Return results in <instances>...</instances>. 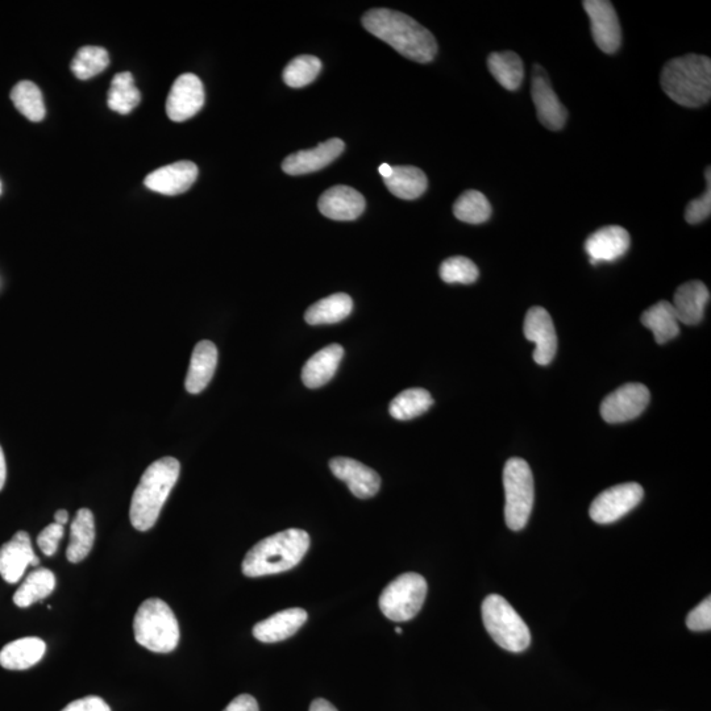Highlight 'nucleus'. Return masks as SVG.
<instances>
[{"label":"nucleus","instance_id":"25","mask_svg":"<svg viewBox=\"0 0 711 711\" xmlns=\"http://www.w3.org/2000/svg\"><path fill=\"white\" fill-rule=\"evenodd\" d=\"M47 644L40 638H23L8 643L0 651V665L8 671H24L44 658Z\"/></svg>","mask_w":711,"mask_h":711},{"label":"nucleus","instance_id":"17","mask_svg":"<svg viewBox=\"0 0 711 711\" xmlns=\"http://www.w3.org/2000/svg\"><path fill=\"white\" fill-rule=\"evenodd\" d=\"M198 178V166L191 161H178L148 174L144 184L149 190L164 195H180L189 190Z\"/></svg>","mask_w":711,"mask_h":711},{"label":"nucleus","instance_id":"5","mask_svg":"<svg viewBox=\"0 0 711 711\" xmlns=\"http://www.w3.org/2000/svg\"><path fill=\"white\" fill-rule=\"evenodd\" d=\"M133 632L140 646L156 654H169L180 642L176 615L160 598H149L140 605L133 621Z\"/></svg>","mask_w":711,"mask_h":711},{"label":"nucleus","instance_id":"1","mask_svg":"<svg viewBox=\"0 0 711 711\" xmlns=\"http://www.w3.org/2000/svg\"><path fill=\"white\" fill-rule=\"evenodd\" d=\"M363 26L409 60L427 64L438 53L434 35L402 12L386 8L370 10L363 16Z\"/></svg>","mask_w":711,"mask_h":711},{"label":"nucleus","instance_id":"28","mask_svg":"<svg viewBox=\"0 0 711 711\" xmlns=\"http://www.w3.org/2000/svg\"><path fill=\"white\" fill-rule=\"evenodd\" d=\"M384 182L390 193L406 201L421 197L428 186L426 174L415 166H393L392 176Z\"/></svg>","mask_w":711,"mask_h":711},{"label":"nucleus","instance_id":"31","mask_svg":"<svg viewBox=\"0 0 711 711\" xmlns=\"http://www.w3.org/2000/svg\"><path fill=\"white\" fill-rule=\"evenodd\" d=\"M492 76L509 91H517L525 77V66L521 57L514 52L492 53L488 58Z\"/></svg>","mask_w":711,"mask_h":711},{"label":"nucleus","instance_id":"6","mask_svg":"<svg viewBox=\"0 0 711 711\" xmlns=\"http://www.w3.org/2000/svg\"><path fill=\"white\" fill-rule=\"evenodd\" d=\"M482 621L494 642L503 650L523 652L530 647V630L505 598L492 594L482 602Z\"/></svg>","mask_w":711,"mask_h":711},{"label":"nucleus","instance_id":"2","mask_svg":"<svg viewBox=\"0 0 711 711\" xmlns=\"http://www.w3.org/2000/svg\"><path fill=\"white\" fill-rule=\"evenodd\" d=\"M180 472V461L174 457H162L149 465L132 496L130 519L136 530L148 531L156 525Z\"/></svg>","mask_w":711,"mask_h":711},{"label":"nucleus","instance_id":"24","mask_svg":"<svg viewBox=\"0 0 711 711\" xmlns=\"http://www.w3.org/2000/svg\"><path fill=\"white\" fill-rule=\"evenodd\" d=\"M344 356V348L339 344H330L311 356L302 369L303 384L309 389H318L328 384L338 372Z\"/></svg>","mask_w":711,"mask_h":711},{"label":"nucleus","instance_id":"35","mask_svg":"<svg viewBox=\"0 0 711 711\" xmlns=\"http://www.w3.org/2000/svg\"><path fill=\"white\" fill-rule=\"evenodd\" d=\"M453 214L461 222L482 224L492 216V206L480 191L468 190L457 199L453 206Z\"/></svg>","mask_w":711,"mask_h":711},{"label":"nucleus","instance_id":"34","mask_svg":"<svg viewBox=\"0 0 711 711\" xmlns=\"http://www.w3.org/2000/svg\"><path fill=\"white\" fill-rule=\"evenodd\" d=\"M11 101L20 114L26 116L31 122H41L47 114L43 94L31 81L19 82L11 91Z\"/></svg>","mask_w":711,"mask_h":711},{"label":"nucleus","instance_id":"18","mask_svg":"<svg viewBox=\"0 0 711 711\" xmlns=\"http://www.w3.org/2000/svg\"><path fill=\"white\" fill-rule=\"evenodd\" d=\"M630 244V234L625 228L607 226L588 237L585 241V251L593 265L611 263L621 259L629 251Z\"/></svg>","mask_w":711,"mask_h":711},{"label":"nucleus","instance_id":"15","mask_svg":"<svg viewBox=\"0 0 711 711\" xmlns=\"http://www.w3.org/2000/svg\"><path fill=\"white\" fill-rule=\"evenodd\" d=\"M39 564L26 531L16 532L10 542L0 547V576L8 584H16L23 579L28 567Z\"/></svg>","mask_w":711,"mask_h":711},{"label":"nucleus","instance_id":"26","mask_svg":"<svg viewBox=\"0 0 711 711\" xmlns=\"http://www.w3.org/2000/svg\"><path fill=\"white\" fill-rule=\"evenodd\" d=\"M643 326L652 331L656 343L665 344L680 334V322L672 303L660 301L642 314Z\"/></svg>","mask_w":711,"mask_h":711},{"label":"nucleus","instance_id":"3","mask_svg":"<svg viewBox=\"0 0 711 711\" xmlns=\"http://www.w3.org/2000/svg\"><path fill=\"white\" fill-rule=\"evenodd\" d=\"M309 547V534L299 528L270 535L245 555L244 576L263 577L290 571L301 563Z\"/></svg>","mask_w":711,"mask_h":711},{"label":"nucleus","instance_id":"8","mask_svg":"<svg viewBox=\"0 0 711 711\" xmlns=\"http://www.w3.org/2000/svg\"><path fill=\"white\" fill-rule=\"evenodd\" d=\"M427 582L418 573H405L390 582L380 597V609L393 622H406L421 611Z\"/></svg>","mask_w":711,"mask_h":711},{"label":"nucleus","instance_id":"27","mask_svg":"<svg viewBox=\"0 0 711 711\" xmlns=\"http://www.w3.org/2000/svg\"><path fill=\"white\" fill-rule=\"evenodd\" d=\"M95 540L94 515L89 509L77 511L76 518L70 527V543L66 557L70 563L77 564L85 559L93 550Z\"/></svg>","mask_w":711,"mask_h":711},{"label":"nucleus","instance_id":"39","mask_svg":"<svg viewBox=\"0 0 711 711\" xmlns=\"http://www.w3.org/2000/svg\"><path fill=\"white\" fill-rule=\"evenodd\" d=\"M706 181H708V189L700 198L693 199L686 207L685 219L689 224H698L710 218L711 214V172L710 168L705 173Z\"/></svg>","mask_w":711,"mask_h":711},{"label":"nucleus","instance_id":"13","mask_svg":"<svg viewBox=\"0 0 711 711\" xmlns=\"http://www.w3.org/2000/svg\"><path fill=\"white\" fill-rule=\"evenodd\" d=\"M532 101L540 123L551 131L563 130L568 119V111L561 105L559 97L553 91L550 79L540 66H535L531 85Z\"/></svg>","mask_w":711,"mask_h":711},{"label":"nucleus","instance_id":"23","mask_svg":"<svg viewBox=\"0 0 711 711\" xmlns=\"http://www.w3.org/2000/svg\"><path fill=\"white\" fill-rule=\"evenodd\" d=\"M218 365V348L210 340L195 345L191 355L185 388L190 394H199L209 386Z\"/></svg>","mask_w":711,"mask_h":711},{"label":"nucleus","instance_id":"7","mask_svg":"<svg viewBox=\"0 0 711 711\" xmlns=\"http://www.w3.org/2000/svg\"><path fill=\"white\" fill-rule=\"evenodd\" d=\"M505 486V521L513 531H521L530 519L534 507V476L527 461L513 457L503 469Z\"/></svg>","mask_w":711,"mask_h":711},{"label":"nucleus","instance_id":"10","mask_svg":"<svg viewBox=\"0 0 711 711\" xmlns=\"http://www.w3.org/2000/svg\"><path fill=\"white\" fill-rule=\"evenodd\" d=\"M651 394L643 384H626L607 395L601 403V415L611 424L625 423L638 418L650 403Z\"/></svg>","mask_w":711,"mask_h":711},{"label":"nucleus","instance_id":"47","mask_svg":"<svg viewBox=\"0 0 711 711\" xmlns=\"http://www.w3.org/2000/svg\"><path fill=\"white\" fill-rule=\"evenodd\" d=\"M392 173H393V166H390L389 164H382L380 166V174H381L382 178H384V180H386V178H389L390 176H392Z\"/></svg>","mask_w":711,"mask_h":711},{"label":"nucleus","instance_id":"43","mask_svg":"<svg viewBox=\"0 0 711 711\" xmlns=\"http://www.w3.org/2000/svg\"><path fill=\"white\" fill-rule=\"evenodd\" d=\"M224 711H260V709L255 697L240 694Z\"/></svg>","mask_w":711,"mask_h":711},{"label":"nucleus","instance_id":"49","mask_svg":"<svg viewBox=\"0 0 711 711\" xmlns=\"http://www.w3.org/2000/svg\"><path fill=\"white\" fill-rule=\"evenodd\" d=\"M0 193H2V184H0Z\"/></svg>","mask_w":711,"mask_h":711},{"label":"nucleus","instance_id":"44","mask_svg":"<svg viewBox=\"0 0 711 711\" xmlns=\"http://www.w3.org/2000/svg\"><path fill=\"white\" fill-rule=\"evenodd\" d=\"M310 711H339V710L336 709L335 706L331 704V702H328L327 700H323V698H318V700H315L313 702V704H311Z\"/></svg>","mask_w":711,"mask_h":711},{"label":"nucleus","instance_id":"42","mask_svg":"<svg viewBox=\"0 0 711 711\" xmlns=\"http://www.w3.org/2000/svg\"><path fill=\"white\" fill-rule=\"evenodd\" d=\"M61 711H111V709L101 697L89 696L72 702Z\"/></svg>","mask_w":711,"mask_h":711},{"label":"nucleus","instance_id":"4","mask_svg":"<svg viewBox=\"0 0 711 711\" xmlns=\"http://www.w3.org/2000/svg\"><path fill=\"white\" fill-rule=\"evenodd\" d=\"M664 93L677 105L697 108L711 98V61L700 54L673 58L660 76Z\"/></svg>","mask_w":711,"mask_h":711},{"label":"nucleus","instance_id":"19","mask_svg":"<svg viewBox=\"0 0 711 711\" xmlns=\"http://www.w3.org/2000/svg\"><path fill=\"white\" fill-rule=\"evenodd\" d=\"M344 148L343 140H328L314 149L299 151L286 157L282 162V170L289 176H302V174L318 172L342 155Z\"/></svg>","mask_w":711,"mask_h":711},{"label":"nucleus","instance_id":"16","mask_svg":"<svg viewBox=\"0 0 711 711\" xmlns=\"http://www.w3.org/2000/svg\"><path fill=\"white\" fill-rule=\"evenodd\" d=\"M331 472L345 482L353 496L368 500L381 488V477L376 471L360 461L348 457H335L330 461Z\"/></svg>","mask_w":711,"mask_h":711},{"label":"nucleus","instance_id":"9","mask_svg":"<svg viewBox=\"0 0 711 711\" xmlns=\"http://www.w3.org/2000/svg\"><path fill=\"white\" fill-rule=\"evenodd\" d=\"M644 490L636 482H627L605 490L590 506V518L600 525H609L625 517L642 502Z\"/></svg>","mask_w":711,"mask_h":711},{"label":"nucleus","instance_id":"22","mask_svg":"<svg viewBox=\"0 0 711 711\" xmlns=\"http://www.w3.org/2000/svg\"><path fill=\"white\" fill-rule=\"evenodd\" d=\"M307 613L299 607L278 611L253 627V636L263 643H277L291 638L305 625Z\"/></svg>","mask_w":711,"mask_h":711},{"label":"nucleus","instance_id":"32","mask_svg":"<svg viewBox=\"0 0 711 711\" xmlns=\"http://www.w3.org/2000/svg\"><path fill=\"white\" fill-rule=\"evenodd\" d=\"M141 101L140 90L135 86V79L130 72L116 74L108 91V107L122 115L135 110Z\"/></svg>","mask_w":711,"mask_h":711},{"label":"nucleus","instance_id":"45","mask_svg":"<svg viewBox=\"0 0 711 711\" xmlns=\"http://www.w3.org/2000/svg\"><path fill=\"white\" fill-rule=\"evenodd\" d=\"M7 480V464L6 457H4V452L2 447H0V490L4 488Z\"/></svg>","mask_w":711,"mask_h":711},{"label":"nucleus","instance_id":"21","mask_svg":"<svg viewBox=\"0 0 711 711\" xmlns=\"http://www.w3.org/2000/svg\"><path fill=\"white\" fill-rule=\"evenodd\" d=\"M709 301V289L704 282L696 280L686 282L676 290L672 306L680 323L696 326L704 319Z\"/></svg>","mask_w":711,"mask_h":711},{"label":"nucleus","instance_id":"20","mask_svg":"<svg viewBox=\"0 0 711 711\" xmlns=\"http://www.w3.org/2000/svg\"><path fill=\"white\" fill-rule=\"evenodd\" d=\"M319 211L332 220H355L365 210V199L359 191L349 186H335L328 189L319 199Z\"/></svg>","mask_w":711,"mask_h":711},{"label":"nucleus","instance_id":"41","mask_svg":"<svg viewBox=\"0 0 711 711\" xmlns=\"http://www.w3.org/2000/svg\"><path fill=\"white\" fill-rule=\"evenodd\" d=\"M686 626L692 631H708L711 629V598L708 597L700 605L694 607L686 618Z\"/></svg>","mask_w":711,"mask_h":711},{"label":"nucleus","instance_id":"37","mask_svg":"<svg viewBox=\"0 0 711 711\" xmlns=\"http://www.w3.org/2000/svg\"><path fill=\"white\" fill-rule=\"evenodd\" d=\"M322 70V62L314 56H298L295 57L290 64L286 66L282 78L289 87L293 89H301L314 82Z\"/></svg>","mask_w":711,"mask_h":711},{"label":"nucleus","instance_id":"12","mask_svg":"<svg viewBox=\"0 0 711 711\" xmlns=\"http://www.w3.org/2000/svg\"><path fill=\"white\" fill-rule=\"evenodd\" d=\"M203 105H205V87L201 79L194 74H182L170 90L166 101V114L173 122H185L197 115Z\"/></svg>","mask_w":711,"mask_h":711},{"label":"nucleus","instance_id":"46","mask_svg":"<svg viewBox=\"0 0 711 711\" xmlns=\"http://www.w3.org/2000/svg\"><path fill=\"white\" fill-rule=\"evenodd\" d=\"M54 521L58 523V525L65 526L66 523L69 521V513L66 510H58L56 514H54Z\"/></svg>","mask_w":711,"mask_h":711},{"label":"nucleus","instance_id":"11","mask_svg":"<svg viewBox=\"0 0 711 711\" xmlns=\"http://www.w3.org/2000/svg\"><path fill=\"white\" fill-rule=\"evenodd\" d=\"M582 6L589 16L597 47L607 54L617 52L622 43V29L613 4L607 0H585Z\"/></svg>","mask_w":711,"mask_h":711},{"label":"nucleus","instance_id":"33","mask_svg":"<svg viewBox=\"0 0 711 711\" xmlns=\"http://www.w3.org/2000/svg\"><path fill=\"white\" fill-rule=\"evenodd\" d=\"M434 399L427 390L414 388L398 394L390 403V415L398 421H410L430 410Z\"/></svg>","mask_w":711,"mask_h":711},{"label":"nucleus","instance_id":"40","mask_svg":"<svg viewBox=\"0 0 711 711\" xmlns=\"http://www.w3.org/2000/svg\"><path fill=\"white\" fill-rule=\"evenodd\" d=\"M64 526L58 525L54 522L40 532L37 536V544H39L41 552L45 556H53L58 550V544H60L62 536H64Z\"/></svg>","mask_w":711,"mask_h":711},{"label":"nucleus","instance_id":"29","mask_svg":"<svg viewBox=\"0 0 711 711\" xmlns=\"http://www.w3.org/2000/svg\"><path fill=\"white\" fill-rule=\"evenodd\" d=\"M353 301L348 294L338 293L330 297L320 299L306 311V322L311 326L320 324H334L342 322L351 315Z\"/></svg>","mask_w":711,"mask_h":711},{"label":"nucleus","instance_id":"14","mask_svg":"<svg viewBox=\"0 0 711 711\" xmlns=\"http://www.w3.org/2000/svg\"><path fill=\"white\" fill-rule=\"evenodd\" d=\"M525 338L535 344L534 361L538 365H548L555 359L557 351V336L551 315L543 307H532L527 311Z\"/></svg>","mask_w":711,"mask_h":711},{"label":"nucleus","instance_id":"30","mask_svg":"<svg viewBox=\"0 0 711 711\" xmlns=\"http://www.w3.org/2000/svg\"><path fill=\"white\" fill-rule=\"evenodd\" d=\"M54 588H56L54 573L47 568H37L36 571L29 573L27 579L16 590L14 604L20 609H26L51 596Z\"/></svg>","mask_w":711,"mask_h":711},{"label":"nucleus","instance_id":"48","mask_svg":"<svg viewBox=\"0 0 711 711\" xmlns=\"http://www.w3.org/2000/svg\"><path fill=\"white\" fill-rule=\"evenodd\" d=\"M395 632H397L398 635H402V629H398V627L395 629Z\"/></svg>","mask_w":711,"mask_h":711},{"label":"nucleus","instance_id":"38","mask_svg":"<svg viewBox=\"0 0 711 711\" xmlns=\"http://www.w3.org/2000/svg\"><path fill=\"white\" fill-rule=\"evenodd\" d=\"M439 273L442 280L447 284L469 285L476 282L478 276H480L477 265L463 256L449 257L440 266Z\"/></svg>","mask_w":711,"mask_h":711},{"label":"nucleus","instance_id":"36","mask_svg":"<svg viewBox=\"0 0 711 711\" xmlns=\"http://www.w3.org/2000/svg\"><path fill=\"white\" fill-rule=\"evenodd\" d=\"M108 65H110V54L105 48L83 47L74 57L70 69H72L74 76L86 81V79L105 72Z\"/></svg>","mask_w":711,"mask_h":711}]
</instances>
